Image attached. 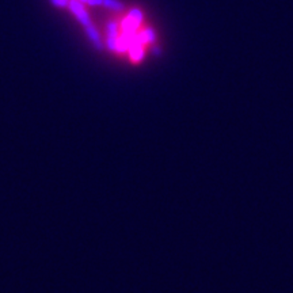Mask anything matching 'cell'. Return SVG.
<instances>
[{
    "mask_svg": "<svg viewBox=\"0 0 293 293\" xmlns=\"http://www.w3.org/2000/svg\"><path fill=\"white\" fill-rule=\"evenodd\" d=\"M87 4H90V6L102 4V0H87Z\"/></svg>",
    "mask_w": 293,
    "mask_h": 293,
    "instance_id": "6",
    "label": "cell"
},
{
    "mask_svg": "<svg viewBox=\"0 0 293 293\" xmlns=\"http://www.w3.org/2000/svg\"><path fill=\"white\" fill-rule=\"evenodd\" d=\"M84 28H86V33H87V36L90 37L91 41L95 44V46H98V48L102 46V45H100V33H98V30L95 28L94 24H87V26H84Z\"/></svg>",
    "mask_w": 293,
    "mask_h": 293,
    "instance_id": "3",
    "label": "cell"
},
{
    "mask_svg": "<svg viewBox=\"0 0 293 293\" xmlns=\"http://www.w3.org/2000/svg\"><path fill=\"white\" fill-rule=\"evenodd\" d=\"M53 4L58 6V7H66L68 6V0H50Z\"/></svg>",
    "mask_w": 293,
    "mask_h": 293,
    "instance_id": "5",
    "label": "cell"
},
{
    "mask_svg": "<svg viewBox=\"0 0 293 293\" xmlns=\"http://www.w3.org/2000/svg\"><path fill=\"white\" fill-rule=\"evenodd\" d=\"M102 4L114 10V11H122L124 10V6L120 3L118 0H102Z\"/></svg>",
    "mask_w": 293,
    "mask_h": 293,
    "instance_id": "4",
    "label": "cell"
},
{
    "mask_svg": "<svg viewBox=\"0 0 293 293\" xmlns=\"http://www.w3.org/2000/svg\"><path fill=\"white\" fill-rule=\"evenodd\" d=\"M79 2H82V3H87V0H79Z\"/></svg>",
    "mask_w": 293,
    "mask_h": 293,
    "instance_id": "7",
    "label": "cell"
},
{
    "mask_svg": "<svg viewBox=\"0 0 293 293\" xmlns=\"http://www.w3.org/2000/svg\"><path fill=\"white\" fill-rule=\"evenodd\" d=\"M68 6H70V10H71L72 12L76 15V18L79 19L80 24H83L84 26L91 24L90 16L87 14V11L84 10V6H83L82 2H79V0H70Z\"/></svg>",
    "mask_w": 293,
    "mask_h": 293,
    "instance_id": "1",
    "label": "cell"
},
{
    "mask_svg": "<svg viewBox=\"0 0 293 293\" xmlns=\"http://www.w3.org/2000/svg\"><path fill=\"white\" fill-rule=\"evenodd\" d=\"M120 37V24L118 22H109L108 24V48H109V50L112 52H116V49H117V41H118Z\"/></svg>",
    "mask_w": 293,
    "mask_h": 293,
    "instance_id": "2",
    "label": "cell"
}]
</instances>
